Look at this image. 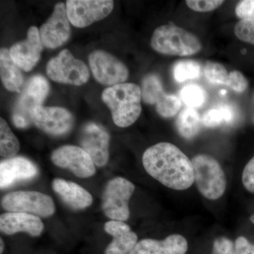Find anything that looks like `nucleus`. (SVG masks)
I'll return each instance as SVG.
<instances>
[{"label": "nucleus", "instance_id": "c756f323", "mask_svg": "<svg viewBox=\"0 0 254 254\" xmlns=\"http://www.w3.org/2000/svg\"><path fill=\"white\" fill-rule=\"evenodd\" d=\"M162 242L169 254H186L188 251V242L182 235H171Z\"/></svg>", "mask_w": 254, "mask_h": 254}, {"label": "nucleus", "instance_id": "cd10ccee", "mask_svg": "<svg viewBox=\"0 0 254 254\" xmlns=\"http://www.w3.org/2000/svg\"><path fill=\"white\" fill-rule=\"evenodd\" d=\"M205 78L210 83L215 85H225L229 73L223 65L214 62H208L204 68Z\"/></svg>", "mask_w": 254, "mask_h": 254}, {"label": "nucleus", "instance_id": "6ab92c4d", "mask_svg": "<svg viewBox=\"0 0 254 254\" xmlns=\"http://www.w3.org/2000/svg\"><path fill=\"white\" fill-rule=\"evenodd\" d=\"M52 185L64 203L73 210H83L93 203L91 193L78 184L63 179H55Z\"/></svg>", "mask_w": 254, "mask_h": 254}, {"label": "nucleus", "instance_id": "f03ea898", "mask_svg": "<svg viewBox=\"0 0 254 254\" xmlns=\"http://www.w3.org/2000/svg\"><path fill=\"white\" fill-rule=\"evenodd\" d=\"M103 102L112 113L114 123L125 128L133 125L141 113V90L132 83L109 87L102 95Z\"/></svg>", "mask_w": 254, "mask_h": 254}, {"label": "nucleus", "instance_id": "58836bf2", "mask_svg": "<svg viewBox=\"0 0 254 254\" xmlns=\"http://www.w3.org/2000/svg\"><path fill=\"white\" fill-rule=\"evenodd\" d=\"M250 220H251V221H252V222H253V223H254V214L253 215H252V216H251Z\"/></svg>", "mask_w": 254, "mask_h": 254}, {"label": "nucleus", "instance_id": "20e7f679", "mask_svg": "<svg viewBox=\"0 0 254 254\" xmlns=\"http://www.w3.org/2000/svg\"><path fill=\"white\" fill-rule=\"evenodd\" d=\"M191 162L194 182L202 195L210 200L222 197L226 190L227 180L218 160L209 155L198 154Z\"/></svg>", "mask_w": 254, "mask_h": 254}, {"label": "nucleus", "instance_id": "f8f14e48", "mask_svg": "<svg viewBox=\"0 0 254 254\" xmlns=\"http://www.w3.org/2000/svg\"><path fill=\"white\" fill-rule=\"evenodd\" d=\"M31 120L42 131L55 136L66 134L73 125L72 115L59 107H38L32 113Z\"/></svg>", "mask_w": 254, "mask_h": 254}, {"label": "nucleus", "instance_id": "aec40b11", "mask_svg": "<svg viewBox=\"0 0 254 254\" xmlns=\"http://www.w3.org/2000/svg\"><path fill=\"white\" fill-rule=\"evenodd\" d=\"M0 75L6 89L18 93L21 91L23 84L22 73L11 59L9 50L5 48H1L0 52Z\"/></svg>", "mask_w": 254, "mask_h": 254}, {"label": "nucleus", "instance_id": "c9c22d12", "mask_svg": "<svg viewBox=\"0 0 254 254\" xmlns=\"http://www.w3.org/2000/svg\"><path fill=\"white\" fill-rule=\"evenodd\" d=\"M242 183L246 190L254 193V156L251 159L244 169Z\"/></svg>", "mask_w": 254, "mask_h": 254}, {"label": "nucleus", "instance_id": "9d476101", "mask_svg": "<svg viewBox=\"0 0 254 254\" xmlns=\"http://www.w3.org/2000/svg\"><path fill=\"white\" fill-rule=\"evenodd\" d=\"M92 72L96 81L103 85L115 86L128 77L126 65L107 52L97 50L88 58Z\"/></svg>", "mask_w": 254, "mask_h": 254}, {"label": "nucleus", "instance_id": "393cba45", "mask_svg": "<svg viewBox=\"0 0 254 254\" xmlns=\"http://www.w3.org/2000/svg\"><path fill=\"white\" fill-rule=\"evenodd\" d=\"M200 73L201 66L194 60H180L173 66L174 78L179 83L199 78Z\"/></svg>", "mask_w": 254, "mask_h": 254}, {"label": "nucleus", "instance_id": "f257e3e1", "mask_svg": "<svg viewBox=\"0 0 254 254\" xmlns=\"http://www.w3.org/2000/svg\"><path fill=\"white\" fill-rule=\"evenodd\" d=\"M145 171L164 186L175 190H186L194 182L191 160L173 143L162 142L143 153Z\"/></svg>", "mask_w": 254, "mask_h": 254}, {"label": "nucleus", "instance_id": "2eb2a0df", "mask_svg": "<svg viewBox=\"0 0 254 254\" xmlns=\"http://www.w3.org/2000/svg\"><path fill=\"white\" fill-rule=\"evenodd\" d=\"M43 50L40 31L36 26H31L27 32L26 39L13 45L9 54L18 67L29 71L39 61Z\"/></svg>", "mask_w": 254, "mask_h": 254}, {"label": "nucleus", "instance_id": "7c9ffc66", "mask_svg": "<svg viewBox=\"0 0 254 254\" xmlns=\"http://www.w3.org/2000/svg\"><path fill=\"white\" fill-rule=\"evenodd\" d=\"M235 34L240 41L254 45V18L240 20L235 26Z\"/></svg>", "mask_w": 254, "mask_h": 254}, {"label": "nucleus", "instance_id": "e433bc0d", "mask_svg": "<svg viewBox=\"0 0 254 254\" xmlns=\"http://www.w3.org/2000/svg\"><path fill=\"white\" fill-rule=\"evenodd\" d=\"M254 245L245 237H239L235 241V254H254Z\"/></svg>", "mask_w": 254, "mask_h": 254}, {"label": "nucleus", "instance_id": "4be33fe9", "mask_svg": "<svg viewBox=\"0 0 254 254\" xmlns=\"http://www.w3.org/2000/svg\"><path fill=\"white\" fill-rule=\"evenodd\" d=\"M235 118V112L230 105H219L207 110L201 117V123L208 128H216L225 124H230Z\"/></svg>", "mask_w": 254, "mask_h": 254}, {"label": "nucleus", "instance_id": "1a4fd4ad", "mask_svg": "<svg viewBox=\"0 0 254 254\" xmlns=\"http://www.w3.org/2000/svg\"><path fill=\"white\" fill-rule=\"evenodd\" d=\"M114 8L110 0H68L66 2L68 20L73 26L85 28L108 16Z\"/></svg>", "mask_w": 254, "mask_h": 254}, {"label": "nucleus", "instance_id": "7ed1b4c3", "mask_svg": "<svg viewBox=\"0 0 254 254\" xmlns=\"http://www.w3.org/2000/svg\"><path fill=\"white\" fill-rule=\"evenodd\" d=\"M150 46L160 54L181 57L196 54L202 48L195 35L175 24L157 28L152 35Z\"/></svg>", "mask_w": 254, "mask_h": 254}, {"label": "nucleus", "instance_id": "ddd939ff", "mask_svg": "<svg viewBox=\"0 0 254 254\" xmlns=\"http://www.w3.org/2000/svg\"><path fill=\"white\" fill-rule=\"evenodd\" d=\"M69 22L65 4L58 3L53 14L40 28L43 46L50 49H55L66 43L71 35Z\"/></svg>", "mask_w": 254, "mask_h": 254}, {"label": "nucleus", "instance_id": "b1692460", "mask_svg": "<svg viewBox=\"0 0 254 254\" xmlns=\"http://www.w3.org/2000/svg\"><path fill=\"white\" fill-rule=\"evenodd\" d=\"M141 90L142 100L149 105H156L166 93L161 80L155 74L147 75L143 78Z\"/></svg>", "mask_w": 254, "mask_h": 254}, {"label": "nucleus", "instance_id": "0eeeda50", "mask_svg": "<svg viewBox=\"0 0 254 254\" xmlns=\"http://www.w3.org/2000/svg\"><path fill=\"white\" fill-rule=\"evenodd\" d=\"M1 206L10 213H24L38 217H49L55 213V205L51 197L31 190L11 192L3 197Z\"/></svg>", "mask_w": 254, "mask_h": 254}, {"label": "nucleus", "instance_id": "f704fd0d", "mask_svg": "<svg viewBox=\"0 0 254 254\" xmlns=\"http://www.w3.org/2000/svg\"><path fill=\"white\" fill-rule=\"evenodd\" d=\"M235 13L242 20L254 18V0H242L237 4Z\"/></svg>", "mask_w": 254, "mask_h": 254}, {"label": "nucleus", "instance_id": "a211bd4d", "mask_svg": "<svg viewBox=\"0 0 254 254\" xmlns=\"http://www.w3.org/2000/svg\"><path fill=\"white\" fill-rule=\"evenodd\" d=\"M105 231L113 237L104 254H129L138 243V237L127 224L110 220L105 224Z\"/></svg>", "mask_w": 254, "mask_h": 254}, {"label": "nucleus", "instance_id": "4c0bfd02", "mask_svg": "<svg viewBox=\"0 0 254 254\" xmlns=\"http://www.w3.org/2000/svg\"><path fill=\"white\" fill-rule=\"evenodd\" d=\"M3 250H4V243H3V241L1 239V254H2Z\"/></svg>", "mask_w": 254, "mask_h": 254}, {"label": "nucleus", "instance_id": "f3484780", "mask_svg": "<svg viewBox=\"0 0 254 254\" xmlns=\"http://www.w3.org/2000/svg\"><path fill=\"white\" fill-rule=\"evenodd\" d=\"M44 225L36 215L24 213H6L0 216V230L3 233L12 235L17 232H26L33 237L41 235Z\"/></svg>", "mask_w": 254, "mask_h": 254}, {"label": "nucleus", "instance_id": "412c9836", "mask_svg": "<svg viewBox=\"0 0 254 254\" xmlns=\"http://www.w3.org/2000/svg\"><path fill=\"white\" fill-rule=\"evenodd\" d=\"M201 124L199 113L195 109L190 108L182 110L176 121L177 131L186 139H191L198 134Z\"/></svg>", "mask_w": 254, "mask_h": 254}, {"label": "nucleus", "instance_id": "423d86ee", "mask_svg": "<svg viewBox=\"0 0 254 254\" xmlns=\"http://www.w3.org/2000/svg\"><path fill=\"white\" fill-rule=\"evenodd\" d=\"M133 183L123 177H116L107 184L103 195L102 209L112 220L127 221L130 216L128 202L134 192Z\"/></svg>", "mask_w": 254, "mask_h": 254}, {"label": "nucleus", "instance_id": "39448f33", "mask_svg": "<svg viewBox=\"0 0 254 254\" xmlns=\"http://www.w3.org/2000/svg\"><path fill=\"white\" fill-rule=\"evenodd\" d=\"M49 83L46 78L36 75L30 78L23 88L13 111V123L20 128L31 126L32 113L41 106L49 93Z\"/></svg>", "mask_w": 254, "mask_h": 254}, {"label": "nucleus", "instance_id": "4468645a", "mask_svg": "<svg viewBox=\"0 0 254 254\" xmlns=\"http://www.w3.org/2000/svg\"><path fill=\"white\" fill-rule=\"evenodd\" d=\"M110 135L99 125L88 123L82 128L80 135L81 148L91 156L96 166H105L109 159Z\"/></svg>", "mask_w": 254, "mask_h": 254}, {"label": "nucleus", "instance_id": "473e14b6", "mask_svg": "<svg viewBox=\"0 0 254 254\" xmlns=\"http://www.w3.org/2000/svg\"><path fill=\"white\" fill-rule=\"evenodd\" d=\"M248 81L239 71H232L229 73L225 86L231 88L237 93H242L248 88Z\"/></svg>", "mask_w": 254, "mask_h": 254}, {"label": "nucleus", "instance_id": "dca6fc26", "mask_svg": "<svg viewBox=\"0 0 254 254\" xmlns=\"http://www.w3.org/2000/svg\"><path fill=\"white\" fill-rule=\"evenodd\" d=\"M36 165L23 157L4 159L0 163V187L8 188L16 182L27 181L37 176Z\"/></svg>", "mask_w": 254, "mask_h": 254}, {"label": "nucleus", "instance_id": "2f4dec72", "mask_svg": "<svg viewBox=\"0 0 254 254\" xmlns=\"http://www.w3.org/2000/svg\"><path fill=\"white\" fill-rule=\"evenodd\" d=\"M190 9L197 12H208L216 9L224 3L222 0H187Z\"/></svg>", "mask_w": 254, "mask_h": 254}, {"label": "nucleus", "instance_id": "5701e85b", "mask_svg": "<svg viewBox=\"0 0 254 254\" xmlns=\"http://www.w3.org/2000/svg\"><path fill=\"white\" fill-rule=\"evenodd\" d=\"M20 149L18 138L4 119H0V155L4 159L14 158Z\"/></svg>", "mask_w": 254, "mask_h": 254}, {"label": "nucleus", "instance_id": "c85d7f7f", "mask_svg": "<svg viewBox=\"0 0 254 254\" xmlns=\"http://www.w3.org/2000/svg\"><path fill=\"white\" fill-rule=\"evenodd\" d=\"M129 254H169L163 242L153 239H145L138 242Z\"/></svg>", "mask_w": 254, "mask_h": 254}, {"label": "nucleus", "instance_id": "6e6552de", "mask_svg": "<svg viewBox=\"0 0 254 254\" xmlns=\"http://www.w3.org/2000/svg\"><path fill=\"white\" fill-rule=\"evenodd\" d=\"M46 71L48 77L53 81L73 86L84 84L90 76L86 64L76 59L68 50H63L50 60Z\"/></svg>", "mask_w": 254, "mask_h": 254}, {"label": "nucleus", "instance_id": "9b49d317", "mask_svg": "<svg viewBox=\"0 0 254 254\" xmlns=\"http://www.w3.org/2000/svg\"><path fill=\"white\" fill-rule=\"evenodd\" d=\"M51 158L55 165L67 169L80 178H88L93 176L96 172L94 162L81 147H60L53 152Z\"/></svg>", "mask_w": 254, "mask_h": 254}, {"label": "nucleus", "instance_id": "a878e982", "mask_svg": "<svg viewBox=\"0 0 254 254\" xmlns=\"http://www.w3.org/2000/svg\"><path fill=\"white\" fill-rule=\"evenodd\" d=\"M180 100L187 108H200L206 101V92L202 87L196 84H190L183 87L180 92Z\"/></svg>", "mask_w": 254, "mask_h": 254}, {"label": "nucleus", "instance_id": "bb28decb", "mask_svg": "<svg viewBox=\"0 0 254 254\" xmlns=\"http://www.w3.org/2000/svg\"><path fill=\"white\" fill-rule=\"evenodd\" d=\"M181 106L182 102L180 98L176 95L167 93L155 105L157 112L164 118L175 117L180 111Z\"/></svg>", "mask_w": 254, "mask_h": 254}, {"label": "nucleus", "instance_id": "ea45409f", "mask_svg": "<svg viewBox=\"0 0 254 254\" xmlns=\"http://www.w3.org/2000/svg\"></svg>", "mask_w": 254, "mask_h": 254}, {"label": "nucleus", "instance_id": "72a5a7b5", "mask_svg": "<svg viewBox=\"0 0 254 254\" xmlns=\"http://www.w3.org/2000/svg\"><path fill=\"white\" fill-rule=\"evenodd\" d=\"M211 254H235V244L227 237H218L214 241Z\"/></svg>", "mask_w": 254, "mask_h": 254}]
</instances>
